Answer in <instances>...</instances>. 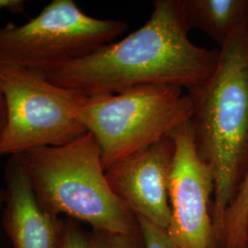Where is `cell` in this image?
Here are the masks:
<instances>
[{
	"label": "cell",
	"instance_id": "cell-1",
	"mask_svg": "<svg viewBox=\"0 0 248 248\" xmlns=\"http://www.w3.org/2000/svg\"><path fill=\"white\" fill-rule=\"evenodd\" d=\"M188 31L181 0H155L140 29L45 76L57 86L88 96L149 85L190 92L211 78L219 50L194 45Z\"/></svg>",
	"mask_w": 248,
	"mask_h": 248
},
{
	"label": "cell",
	"instance_id": "cell-2",
	"mask_svg": "<svg viewBox=\"0 0 248 248\" xmlns=\"http://www.w3.org/2000/svg\"><path fill=\"white\" fill-rule=\"evenodd\" d=\"M188 93L193 100L191 124L198 152L213 171L217 248L226 210L248 167V22L219 49L211 78Z\"/></svg>",
	"mask_w": 248,
	"mask_h": 248
},
{
	"label": "cell",
	"instance_id": "cell-3",
	"mask_svg": "<svg viewBox=\"0 0 248 248\" xmlns=\"http://www.w3.org/2000/svg\"><path fill=\"white\" fill-rule=\"evenodd\" d=\"M36 201L49 214L84 222L92 230L140 232L137 219L109 186L98 142L91 133L57 147L18 155Z\"/></svg>",
	"mask_w": 248,
	"mask_h": 248
},
{
	"label": "cell",
	"instance_id": "cell-4",
	"mask_svg": "<svg viewBox=\"0 0 248 248\" xmlns=\"http://www.w3.org/2000/svg\"><path fill=\"white\" fill-rule=\"evenodd\" d=\"M184 90L149 85L86 97L78 118L98 142L105 170L191 121L193 100Z\"/></svg>",
	"mask_w": 248,
	"mask_h": 248
},
{
	"label": "cell",
	"instance_id": "cell-5",
	"mask_svg": "<svg viewBox=\"0 0 248 248\" xmlns=\"http://www.w3.org/2000/svg\"><path fill=\"white\" fill-rule=\"evenodd\" d=\"M0 89L7 107L0 157L62 146L88 133L78 118L88 95L53 84L45 73L0 62Z\"/></svg>",
	"mask_w": 248,
	"mask_h": 248
},
{
	"label": "cell",
	"instance_id": "cell-6",
	"mask_svg": "<svg viewBox=\"0 0 248 248\" xmlns=\"http://www.w3.org/2000/svg\"><path fill=\"white\" fill-rule=\"evenodd\" d=\"M127 28L87 15L74 0H53L24 24L0 26V62L47 74L114 42Z\"/></svg>",
	"mask_w": 248,
	"mask_h": 248
},
{
	"label": "cell",
	"instance_id": "cell-7",
	"mask_svg": "<svg viewBox=\"0 0 248 248\" xmlns=\"http://www.w3.org/2000/svg\"><path fill=\"white\" fill-rule=\"evenodd\" d=\"M169 136L175 153L169 184L168 233L177 248H217L212 214L213 171L198 152L191 121Z\"/></svg>",
	"mask_w": 248,
	"mask_h": 248
},
{
	"label": "cell",
	"instance_id": "cell-8",
	"mask_svg": "<svg viewBox=\"0 0 248 248\" xmlns=\"http://www.w3.org/2000/svg\"><path fill=\"white\" fill-rule=\"evenodd\" d=\"M175 146L170 136L119 160L106 170L116 197L135 218L168 229L169 184Z\"/></svg>",
	"mask_w": 248,
	"mask_h": 248
},
{
	"label": "cell",
	"instance_id": "cell-9",
	"mask_svg": "<svg viewBox=\"0 0 248 248\" xmlns=\"http://www.w3.org/2000/svg\"><path fill=\"white\" fill-rule=\"evenodd\" d=\"M4 189L2 225L13 248H59L62 218L40 207L18 155L6 165Z\"/></svg>",
	"mask_w": 248,
	"mask_h": 248
},
{
	"label": "cell",
	"instance_id": "cell-10",
	"mask_svg": "<svg viewBox=\"0 0 248 248\" xmlns=\"http://www.w3.org/2000/svg\"><path fill=\"white\" fill-rule=\"evenodd\" d=\"M188 30L203 31L220 48L248 22V0H181Z\"/></svg>",
	"mask_w": 248,
	"mask_h": 248
},
{
	"label": "cell",
	"instance_id": "cell-11",
	"mask_svg": "<svg viewBox=\"0 0 248 248\" xmlns=\"http://www.w3.org/2000/svg\"><path fill=\"white\" fill-rule=\"evenodd\" d=\"M248 167L222 224L217 248H245L248 244Z\"/></svg>",
	"mask_w": 248,
	"mask_h": 248
},
{
	"label": "cell",
	"instance_id": "cell-12",
	"mask_svg": "<svg viewBox=\"0 0 248 248\" xmlns=\"http://www.w3.org/2000/svg\"><path fill=\"white\" fill-rule=\"evenodd\" d=\"M89 248H143L141 233L122 234L106 231L88 232Z\"/></svg>",
	"mask_w": 248,
	"mask_h": 248
},
{
	"label": "cell",
	"instance_id": "cell-13",
	"mask_svg": "<svg viewBox=\"0 0 248 248\" xmlns=\"http://www.w3.org/2000/svg\"><path fill=\"white\" fill-rule=\"evenodd\" d=\"M139 224L143 248H177L167 229L142 218H136Z\"/></svg>",
	"mask_w": 248,
	"mask_h": 248
},
{
	"label": "cell",
	"instance_id": "cell-14",
	"mask_svg": "<svg viewBox=\"0 0 248 248\" xmlns=\"http://www.w3.org/2000/svg\"><path fill=\"white\" fill-rule=\"evenodd\" d=\"M58 248H89L88 232L83 230L77 221L62 218V232Z\"/></svg>",
	"mask_w": 248,
	"mask_h": 248
},
{
	"label": "cell",
	"instance_id": "cell-15",
	"mask_svg": "<svg viewBox=\"0 0 248 248\" xmlns=\"http://www.w3.org/2000/svg\"><path fill=\"white\" fill-rule=\"evenodd\" d=\"M26 2L23 0H0V12L8 11L14 14L22 13Z\"/></svg>",
	"mask_w": 248,
	"mask_h": 248
},
{
	"label": "cell",
	"instance_id": "cell-16",
	"mask_svg": "<svg viewBox=\"0 0 248 248\" xmlns=\"http://www.w3.org/2000/svg\"><path fill=\"white\" fill-rule=\"evenodd\" d=\"M7 125V107L4 95L0 89V141L3 137V134Z\"/></svg>",
	"mask_w": 248,
	"mask_h": 248
},
{
	"label": "cell",
	"instance_id": "cell-17",
	"mask_svg": "<svg viewBox=\"0 0 248 248\" xmlns=\"http://www.w3.org/2000/svg\"><path fill=\"white\" fill-rule=\"evenodd\" d=\"M5 200H6V193L4 188H0V209L4 207L5 204Z\"/></svg>",
	"mask_w": 248,
	"mask_h": 248
},
{
	"label": "cell",
	"instance_id": "cell-18",
	"mask_svg": "<svg viewBox=\"0 0 248 248\" xmlns=\"http://www.w3.org/2000/svg\"><path fill=\"white\" fill-rule=\"evenodd\" d=\"M248 248V245H247V247H246V248Z\"/></svg>",
	"mask_w": 248,
	"mask_h": 248
},
{
	"label": "cell",
	"instance_id": "cell-19",
	"mask_svg": "<svg viewBox=\"0 0 248 248\" xmlns=\"http://www.w3.org/2000/svg\"></svg>",
	"mask_w": 248,
	"mask_h": 248
},
{
	"label": "cell",
	"instance_id": "cell-20",
	"mask_svg": "<svg viewBox=\"0 0 248 248\" xmlns=\"http://www.w3.org/2000/svg\"></svg>",
	"mask_w": 248,
	"mask_h": 248
}]
</instances>
